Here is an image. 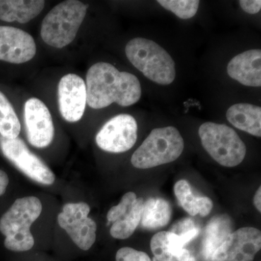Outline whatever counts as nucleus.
I'll return each mask as SVG.
<instances>
[{
    "instance_id": "6",
    "label": "nucleus",
    "mask_w": 261,
    "mask_h": 261,
    "mask_svg": "<svg viewBox=\"0 0 261 261\" xmlns=\"http://www.w3.org/2000/svg\"><path fill=\"white\" fill-rule=\"evenodd\" d=\"M198 132L202 147L221 166L235 167L245 159L246 146L233 128L206 122L201 125Z\"/></svg>"
},
{
    "instance_id": "31",
    "label": "nucleus",
    "mask_w": 261,
    "mask_h": 261,
    "mask_svg": "<svg viewBox=\"0 0 261 261\" xmlns=\"http://www.w3.org/2000/svg\"><path fill=\"white\" fill-rule=\"evenodd\" d=\"M166 261H178L176 260V259H170V260H166Z\"/></svg>"
},
{
    "instance_id": "20",
    "label": "nucleus",
    "mask_w": 261,
    "mask_h": 261,
    "mask_svg": "<svg viewBox=\"0 0 261 261\" xmlns=\"http://www.w3.org/2000/svg\"><path fill=\"white\" fill-rule=\"evenodd\" d=\"M143 205L144 199L139 197L129 210L113 223L110 230L112 238L117 240H126L133 234L140 224Z\"/></svg>"
},
{
    "instance_id": "26",
    "label": "nucleus",
    "mask_w": 261,
    "mask_h": 261,
    "mask_svg": "<svg viewBox=\"0 0 261 261\" xmlns=\"http://www.w3.org/2000/svg\"><path fill=\"white\" fill-rule=\"evenodd\" d=\"M195 228L197 227L195 226V222L192 219H185L178 221L176 224L173 225L171 231H170L177 235H181L192 231Z\"/></svg>"
},
{
    "instance_id": "30",
    "label": "nucleus",
    "mask_w": 261,
    "mask_h": 261,
    "mask_svg": "<svg viewBox=\"0 0 261 261\" xmlns=\"http://www.w3.org/2000/svg\"><path fill=\"white\" fill-rule=\"evenodd\" d=\"M253 203L259 212H261V187H259L253 197Z\"/></svg>"
},
{
    "instance_id": "16",
    "label": "nucleus",
    "mask_w": 261,
    "mask_h": 261,
    "mask_svg": "<svg viewBox=\"0 0 261 261\" xmlns=\"http://www.w3.org/2000/svg\"><path fill=\"white\" fill-rule=\"evenodd\" d=\"M228 122L238 129L255 137H261V108L249 103H238L228 108Z\"/></svg>"
},
{
    "instance_id": "3",
    "label": "nucleus",
    "mask_w": 261,
    "mask_h": 261,
    "mask_svg": "<svg viewBox=\"0 0 261 261\" xmlns=\"http://www.w3.org/2000/svg\"><path fill=\"white\" fill-rule=\"evenodd\" d=\"M125 51L130 63L154 83L169 85L175 80V62L166 49L153 41L135 38L126 44Z\"/></svg>"
},
{
    "instance_id": "25",
    "label": "nucleus",
    "mask_w": 261,
    "mask_h": 261,
    "mask_svg": "<svg viewBox=\"0 0 261 261\" xmlns=\"http://www.w3.org/2000/svg\"><path fill=\"white\" fill-rule=\"evenodd\" d=\"M116 261H152L147 253L125 247L119 249L116 255Z\"/></svg>"
},
{
    "instance_id": "13",
    "label": "nucleus",
    "mask_w": 261,
    "mask_h": 261,
    "mask_svg": "<svg viewBox=\"0 0 261 261\" xmlns=\"http://www.w3.org/2000/svg\"><path fill=\"white\" fill-rule=\"evenodd\" d=\"M37 53L34 38L21 29L0 27V61L21 64L33 59Z\"/></svg>"
},
{
    "instance_id": "11",
    "label": "nucleus",
    "mask_w": 261,
    "mask_h": 261,
    "mask_svg": "<svg viewBox=\"0 0 261 261\" xmlns=\"http://www.w3.org/2000/svg\"><path fill=\"white\" fill-rule=\"evenodd\" d=\"M23 117L29 143L37 148L50 145L54 139L55 127L46 105L37 98H31L24 105Z\"/></svg>"
},
{
    "instance_id": "2",
    "label": "nucleus",
    "mask_w": 261,
    "mask_h": 261,
    "mask_svg": "<svg viewBox=\"0 0 261 261\" xmlns=\"http://www.w3.org/2000/svg\"><path fill=\"white\" fill-rule=\"evenodd\" d=\"M42 204L37 197L17 199L0 219V232L5 235V247L10 251L25 252L34 245L31 226L40 216Z\"/></svg>"
},
{
    "instance_id": "28",
    "label": "nucleus",
    "mask_w": 261,
    "mask_h": 261,
    "mask_svg": "<svg viewBox=\"0 0 261 261\" xmlns=\"http://www.w3.org/2000/svg\"><path fill=\"white\" fill-rule=\"evenodd\" d=\"M213 202L209 197H200L199 203V214L202 217H205L210 214L213 209Z\"/></svg>"
},
{
    "instance_id": "7",
    "label": "nucleus",
    "mask_w": 261,
    "mask_h": 261,
    "mask_svg": "<svg viewBox=\"0 0 261 261\" xmlns=\"http://www.w3.org/2000/svg\"><path fill=\"white\" fill-rule=\"evenodd\" d=\"M0 147L6 159L33 181L44 185H51L56 181L50 168L33 153L21 139L1 137Z\"/></svg>"
},
{
    "instance_id": "24",
    "label": "nucleus",
    "mask_w": 261,
    "mask_h": 261,
    "mask_svg": "<svg viewBox=\"0 0 261 261\" xmlns=\"http://www.w3.org/2000/svg\"><path fill=\"white\" fill-rule=\"evenodd\" d=\"M137 195L135 192H127L122 197L121 202L116 206H113L108 211L107 219L108 224L115 222L121 217L125 213L129 210L137 200Z\"/></svg>"
},
{
    "instance_id": "10",
    "label": "nucleus",
    "mask_w": 261,
    "mask_h": 261,
    "mask_svg": "<svg viewBox=\"0 0 261 261\" xmlns=\"http://www.w3.org/2000/svg\"><path fill=\"white\" fill-rule=\"evenodd\" d=\"M261 248V232L254 227L230 233L215 251L211 261H253Z\"/></svg>"
},
{
    "instance_id": "8",
    "label": "nucleus",
    "mask_w": 261,
    "mask_h": 261,
    "mask_svg": "<svg viewBox=\"0 0 261 261\" xmlns=\"http://www.w3.org/2000/svg\"><path fill=\"white\" fill-rule=\"evenodd\" d=\"M90 207L86 202L67 203L58 214V222L80 249L88 250L96 241L97 224L89 217Z\"/></svg>"
},
{
    "instance_id": "23",
    "label": "nucleus",
    "mask_w": 261,
    "mask_h": 261,
    "mask_svg": "<svg viewBox=\"0 0 261 261\" xmlns=\"http://www.w3.org/2000/svg\"><path fill=\"white\" fill-rule=\"evenodd\" d=\"M158 3L181 19H190L195 16L200 6L198 0H159Z\"/></svg>"
},
{
    "instance_id": "5",
    "label": "nucleus",
    "mask_w": 261,
    "mask_h": 261,
    "mask_svg": "<svg viewBox=\"0 0 261 261\" xmlns=\"http://www.w3.org/2000/svg\"><path fill=\"white\" fill-rule=\"evenodd\" d=\"M185 147L183 137L173 126L154 128L134 152L130 162L139 169H148L177 160Z\"/></svg>"
},
{
    "instance_id": "9",
    "label": "nucleus",
    "mask_w": 261,
    "mask_h": 261,
    "mask_svg": "<svg viewBox=\"0 0 261 261\" xmlns=\"http://www.w3.org/2000/svg\"><path fill=\"white\" fill-rule=\"evenodd\" d=\"M137 121L128 114L113 117L106 123L96 135L98 147L106 152L122 153L129 150L137 139Z\"/></svg>"
},
{
    "instance_id": "18",
    "label": "nucleus",
    "mask_w": 261,
    "mask_h": 261,
    "mask_svg": "<svg viewBox=\"0 0 261 261\" xmlns=\"http://www.w3.org/2000/svg\"><path fill=\"white\" fill-rule=\"evenodd\" d=\"M230 219L226 215L215 216L205 228L202 243V255L206 260L211 261L215 251L231 233Z\"/></svg>"
},
{
    "instance_id": "15",
    "label": "nucleus",
    "mask_w": 261,
    "mask_h": 261,
    "mask_svg": "<svg viewBox=\"0 0 261 261\" xmlns=\"http://www.w3.org/2000/svg\"><path fill=\"white\" fill-rule=\"evenodd\" d=\"M186 243L179 235L171 231H160L150 241V248L158 261L176 259L178 261L191 260V254L185 248Z\"/></svg>"
},
{
    "instance_id": "21",
    "label": "nucleus",
    "mask_w": 261,
    "mask_h": 261,
    "mask_svg": "<svg viewBox=\"0 0 261 261\" xmlns=\"http://www.w3.org/2000/svg\"><path fill=\"white\" fill-rule=\"evenodd\" d=\"M20 123L11 103L0 92V135L6 139H15L20 134Z\"/></svg>"
},
{
    "instance_id": "29",
    "label": "nucleus",
    "mask_w": 261,
    "mask_h": 261,
    "mask_svg": "<svg viewBox=\"0 0 261 261\" xmlns=\"http://www.w3.org/2000/svg\"><path fill=\"white\" fill-rule=\"evenodd\" d=\"M9 184L8 174L3 170H0V197L4 195Z\"/></svg>"
},
{
    "instance_id": "4",
    "label": "nucleus",
    "mask_w": 261,
    "mask_h": 261,
    "mask_svg": "<svg viewBox=\"0 0 261 261\" xmlns=\"http://www.w3.org/2000/svg\"><path fill=\"white\" fill-rule=\"evenodd\" d=\"M87 5L77 0H66L53 8L44 17L41 37L49 46L65 47L76 37L87 13Z\"/></svg>"
},
{
    "instance_id": "12",
    "label": "nucleus",
    "mask_w": 261,
    "mask_h": 261,
    "mask_svg": "<svg viewBox=\"0 0 261 261\" xmlns=\"http://www.w3.org/2000/svg\"><path fill=\"white\" fill-rule=\"evenodd\" d=\"M87 105V87L83 79L74 73L64 75L58 84V106L63 119L80 121Z\"/></svg>"
},
{
    "instance_id": "1",
    "label": "nucleus",
    "mask_w": 261,
    "mask_h": 261,
    "mask_svg": "<svg viewBox=\"0 0 261 261\" xmlns=\"http://www.w3.org/2000/svg\"><path fill=\"white\" fill-rule=\"evenodd\" d=\"M87 103L93 109H102L116 102L123 107L135 104L142 96L140 81L114 65L99 62L87 74Z\"/></svg>"
},
{
    "instance_id": "17",
    "label": "nucleus",
    "mask_w": 261,
    "mask_h": 261,
    "mask_svg": "<svg viewBox=\"0 0 261 261\" xmlns=\"http://www.w3.org/2000/svg\"><path fill=\"white\" fill-rule=\"evenodd\" d=\"M42 0H0V20L27 23L44 9Z\"/></svg>"
},
{
    "instance_id": "22",
    "label": "nucleus",
    "mask_w": 261,
    "mask_h": 261,
    "mask_svg": "<svg viewBox=\"0 0 261 261\" xmlns=\"http://www.w3.org/2000/svg\"><path fill=\"white\" fill-rule=\"evenodd\" d=\"M174 193L184 210L190 216L199 214V202L200 197L192 194L191 187L186 180H180L174 186Z\"/></svg>"
},
{
    "instance_id": "14",
    "label": "nucleus",
    "mask_w": 261,
    "mask_h": 261,
    "mask_svg": "<svg viewBox=\"0 0 261 261\" xmlns=\"http://www.w3.org/2000/svg\"><path fill=\"white\" fill-rule=\"evenodd\" d=\"M228 75L247 87L261 86V51L250 49L233 57L227 66Z\"/></svg>"
},
{
    "instance_id": "27",
    "label": "nucleus",
    "mask_w": 261,
    "mask_h": 261,
    "mask_svg": "<svg viewBox=\"0 0 261 261\" xmlns=\"http://www.w3.org/2000/svg\"><path fill=\"white\" fill-rule=\"evenodd\" d=\"M239 3L242 9L248 14H256L260 11L261 1L260 0H241Z\"/></svg>"
},
{
    "instance_id": "19",
    "label": "nucleus",
    "mask_w": 261,
    "mask_h": 261,
    "mask_svg": "<svg viewBox=\"0 0 261 261\" xmlns=\"http://www.w3.org/2000/svg\"><path fill=\"white\" fill-rule=\"evenodd\" d=\"M171 212L172 209L167 200L151 197L144 202L140 224L149 230L164 227L171 220Z\"/></svg>"
}]
</instances>
